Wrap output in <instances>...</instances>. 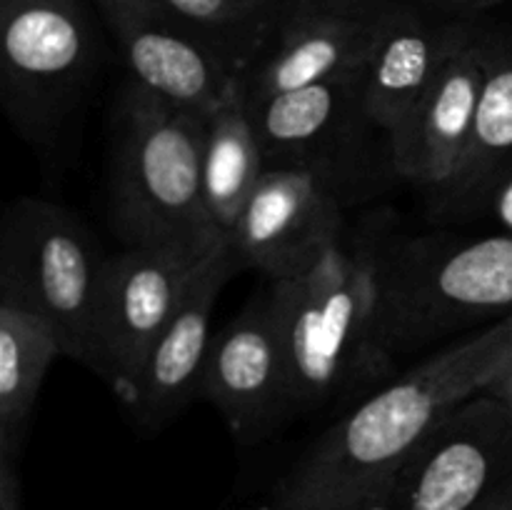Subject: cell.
<instances>
[{"label":"cell","instance_id":"cell-20","mask_svg":"<svg viewBox=\"0 0 512 510\" xmlns=\"http://www.w3.org/2000/svg\"><path fill=\"white\" fill-rule=\"evenodd\" d=\"M218 45L238 75L290 0H160Z\"/></svg>","mask_w":512,"mask_h":510},{"label":"cell","instance_id":"cell-25","mask_svg":"<svg viewBox=\"0 0 512 510\" xmlns=\"http://www.w3.org/2000/svg\"><path fill=\"white\" fill-rule=\"evenodd\" d=\"M480 510H512V485L503 490V493L495 495L488 505H483Z\"/></svg>","mask_w":512,"mask_h":510},{"label":"cell","instance_id":"cell-12","mask_svg":"<svg viewBox=\"0 0 512 510\" xmlns=\"http://www.w3.org/2000/svg\"><path fill=\"white\" fill-rule=\"evenodd\" d=\"M338 193L303 168H268L230 233L243 268L283 283L318 263L345 235Z\"/></svg>","mask_w":512,"mask_h":510},{"label":"cell","instance_id":"cell-18","mask_svg":"<svg viewBox=\"0 0 512 510\" xmlns=\"http://www.w3.org/2000/svg\"><path fill=\"white\" fill-rule=\"evenodd\" d=\"M263 173V150L235 85L205 118L203 143L205 210L223 238H230Z\"/></svg>","mask_w":512,"mask_h":510},{"label":"cell","instance_id":"cell-21","mask_svg":"<svg viewBox=\"0 0 512 510\" xmlns=\"http://www.w3.org/2000/svg\"><path fill=\"white\" fill-rule=\"evenodd\" d=\"M433 13L443 15L448 20H463V23H475L480 13L495 8L503 0H418Z\"/></svg>","mask_w":512,"mask_h":510},{"label":"cell","instance_id":"cell-15","mask_svg":"<svg viewBox=\"0 0 512 510\" xmlns=\"http://www.w3.org/2000/svg\"><path fill=\"white\" fill-rule=\"evenodd\" d=\"M240 268L243 263L230 240H223L200 265L183 305L140 373L135 400L125 408L140 433H163L188 408L190 400L200 395V380L213 343L210 320L215 303Z\"/></svg>","mask_w":512,"mask_h":510},{"label":"cell","instance_id":"cell-8","mask_svg":"<svg viewBox=\"0 0 512 510\" xmlns=\"http://www.w3.org/2000/svg\"><path fill=\"white\" fill-rule=\"evenodd\" d=\"M213 250L125 245L105 258L88 368L110 385L125 408L135 400L150 353Z\"/></svg>","mask_w":512,"mask_h":510},{"label":"cell","instance_id":"cell-16","mask_svg":"<svg viewBox=\"0 0 512 510\" xmlns=\"http://www.w3.org/2000/svg\"><path fill=\"white\" fill-rule=\"evenodd\" d=\"M470 25L443 18L418 0L395 10L363 65L365 108L390 140L433 88Z\"/></svg>","mask_w":512,"mask_h":510},{"label":"cell","instance_id":"cell-3","mask_svg":"<svg viewBox=\"0 0 512 510\" xmlns=\"http://www.w3.org/2000/svg\"><path fill=\"white\" fill-rule=\"evenodd\" d=\"M205 118L130 80L115 113L110 210L125 245L213 250L203 198Z\"/></svg>","mask_w":512,"mask_h":510},{"label":"cell","instance_id":"cell-22","mask_svg":"<svg viewBox=\"0 0 512 510\" xmlns=\"http://www.w3.org/2000/svg\"><path fill=\"white\" fill-rule=\"evenodd\" d=\"M20 463L0 460V510H23V485H20Z\"/></svg>","mask_w":512,"mask_h":510},{"label":"cell","instance_id":"cell-11","mask_svg":"<svg viewBox=\"0 0 512 510\" xmlns=\"http://www.w3.org/2000/svg\"><path fill=\"white\" fill-rule=\"evenodd\" d=\"M130 80L208 118L238 85V68L160 0H98Z\"/></svg>","mask_w":512,"mask_h":510},{"label":"cell","instance_id":"cell-10","mask_svg":"<svg viewBox=\"0 0 512 510\" xmlns=\"http://www.w3.org/2000/svg\"><path fill=\"white\" fill-rule=\"evenodd\" d=\"M405 0H290L238 75L243 100L355 73Z\"/></svg>","mask_w":512,"mask_h":510},{"label":"cell","instance_id":"cell-23","mask_svg":"<svg viewBox=\"0 0 512 510\" xmlns=\"http://www.w3.org/2000/svg\"><path fill=\"white\" fill-rule=\"evenodd\" d=\"M488 210L500 223V233L512 235V173L505 180H500L498 188L490 193Z\"/></svg>","mask_w":512,"mask_h":510},{"label":"cell","instance_id":"cell-24","mask_svg":"<svg viewBox=\"0 0 512 510\" xmlns=\"http://www.w3.org/2000/svg\"><path fill=\"white\" fill-rule=\"evenodd\" d=\"M480 393L493 395V398H498L500 403L510 405V408H512V363L505 370H500V373L495 375V378L490 380V383L485 385Z\"/></svg>","mask_w":512,"mask_h":510},{"label":"cell","instance_id":"cell-13","mask_svg":"<svg viewBox=\"0 0 512 510\" xmlns=\"http://www.w3.org/2000/svg\"><path fill=\"white\" fill-rule=\"evenodd\" d=\"M200 398L210 400L238 443L255 445L293 420L283 340L270 293L213 335Z\"/></svg>","mask_w":512,"mask_h":510},{"label":"cell","instance_id":"cell-4","mask_svg":"<svg viewBox=\"0 0 512 510\" xmlns=\"http://www.w3.org/2000/svg\"><path fill=\"white\" fill-rule=\"evenodd\" d=\"M290 380V415L318 413L378 385L370 368L373 235L333 245L305 273L270 283Z\"/></svg>","mask_w":512,"mask_h":510},{"label":"cell","instance_id":"cell-7","mask_svg":"<svg viewBox=\"0 0 512 510\" xmlns=\"http://www.w3.org/2000/svg\"><path fill=\"white\" fill-rule=\"evenodd\" d=\"M95 65L98 38L80 0H0V95L25 140L58 138Z\"/></svg>","mask_w":512,"mask_h":510},{"label":"cell","instance_id":"cell-1","mask_svg":"<svg viewBox=\"0 0 512 510\" xmlns=\"http://www.w3.org/2000/svg\"><path fill=\"white\" fill-rule=\"evenodd\" d=\"M512 363V313L398 373L280 475L270 510H380L435 425Z\"/></svg>","mask_w":512,"mask_h":510},{"label":"cell","instance_id":"cell-14","mask_svg":"<svg viewBox=\"0 0 512 510\" xmlns=\"http://www.w3.org/2000/svg\"><path fill=\"white\" fill-rule=\"evenodd\" d=\"M485 83L483 25L475 20L450 53L443 73L393 133L398 178L438 198L458 175L478 118Z\"/></svg>","mask_w":512,"mask_h":510},{"label":"cell","instance_id":"cell-19","mask_svg":"<svg viewBox=\"0 0 512 510\" xmlns=\"http://www.w3.org/2000/svg\"><path fill=\"white\" fill-rule=\"evenodd\" d=\"M63 358L58 338L40 318L0 303V460L20 463L45 373Z\"/></svg>","mask_w":512,"mask_h":510},{"label":"cell","instance_id":"cell-2","mask_svg":"<svg viewBox=\"0 0 512 510\" xmlns=\"http://www.w3.org/2000/svg\"><path fill=\"white\" fill-rule=\"evenodd\" d=\"M370 368L378 388L400 363L512 313V235H373Z\"/></svg>","mask_w":512,"mask_h":510},{"label":"cell","instance_id":"cell-6","mask_svg":"<svg viewBox=\"0 0 512 510\" xmlns=\"http://www.w3.org/2000/svg\"><path fill=\"white\" fill-rule=\"evenodd\" d=\"M105 258L63 205L15 200L0 228V303L43 320L63 358L88 368Z\"/></svg>","mask_w":512,"mask_h":510},{"label":"cell","instance_id":"cell-9","mask_svg":"<svg viewBox=\"0 0 512 510\" xmlns=\"http://www.w3.org/2000/svg\"><path fill=\"white\" fill-rule=\"evenodd\" d=\"M512 485V408L475 393L410 458L380 510H480Z\"/></svg>","mask_w":512,"mask_h":510},{"label":"cell","instance_id":"cell-5","mask_svg":"<svg viewBox=\"0 0 512 510\" xmlns=\"http://www.w3.org/2000/svg\"><path fill=\"white\" fill-rule=\"evenodd\" d=\"M268 168H303L323 178L345 205L398 178L393 140L370 118L363 68L323 83L243 100Z\"/></svg>","mask_w":512,"mask_h":510},{"label":"cell","instance_id":"cell-17","mask_svg":"<svg viewBox=\"0 0 512 510\" xmlns=\"http://www.w3.org/2000/svg\"><path fill=\"white\" fill-rule=\"evenodd\" d=\"M485 83L468 155L453 183L433 198L450 218H473L512 173V33L483 25Z\"/></svg>","mask_w":512,"mask_h":510}]
</instances>
